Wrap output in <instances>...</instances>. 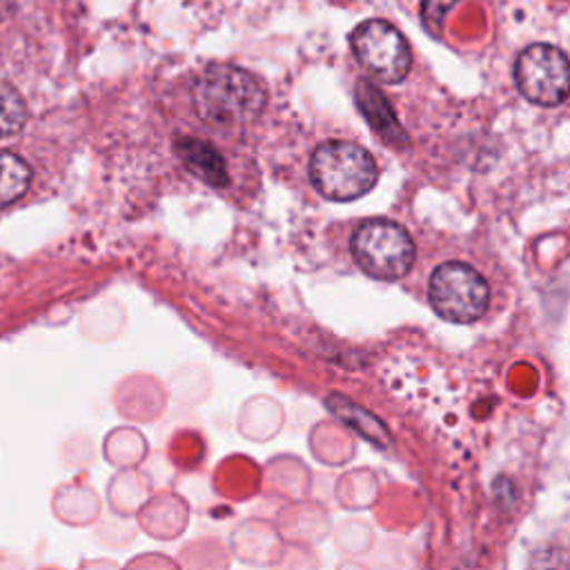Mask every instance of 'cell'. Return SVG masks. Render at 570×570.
<instances>
[{"mask_svg":"<svg viewBox=\"0 0 570 570\" xmlns=\"http://www.w3.org/2000/svg\"><path fill=\"white\" fill-rule=\"evenodd\" d=\"M327 403L336 416H341L345 423H350L354 430H358L365 439L379 443L381 448H385L390 443V436H387L383 423L379 419H374L372 414H367L363 407H356L347 399H341V396H332Z\"/></svg>","mask_w":570,"mask_h":570,"instance_id":"10","label":"cell"},{"mask_svg":"<svg viewBox=\"0 0 570 570\" xmlns=\"http://www.w3.org/2000/svg\"><path fill=\"white\" fill-rule=\"evenodd\" d=\"M314 189L330 200H354L376 180V165L367 149L347 140H330L314 149L309 160Z\"/></svg>","mask_w":570,"mask_h":570,"instance_id":"2","label":"cell"},{"mask_svg":"<svg viewBox=\"0 0 570 570\" xmlns=\"http://www.w3.org/2000/svg\"><path fill=\"white\" fill-rule=\"evenodd\" d=\"M11 11V0H0V22L9 16Z\"/></svg>","mask_w":570,"mask_h":570,"instance_id":"13","label":"cell"},{"mask_svg":"<svg viewBox=\"0 0 570 570\" xmlns=\"http://www.w3.org/2000/svg\"><path fill=\"white\" fill-rule=\"evenodd\" d=\"M27 122V105L22 96L7 82H0V138L18 134Z\"/></svg>","mask_w":570,"mask_h":570,"instance_id":"11","label":"cell"},{"mask_svg":"<svg viewBox=\"0 0 570 570\" xmlns=\"http://www.w3.org/2000/svg\"><path fill=\"white\" fill-rule=\"evenodd\" d=\"M352 256L372 278L396 281L414 263V243L403 225L390 218H367L352 236Z\"/></svg>","mask_w":570,"mask_h":570,"instance_id":"3","label":"cell"},{"mask_svg":"<svg viewBox=\"0 0 570 570\" xmlns=\"http://www.w3.org/2000/svg\"><path fill=\"white\" fill-rule=\"evenodd\" d=\"M352 51L365 71L381 82H401L410 71V47L403 33L385 20L361 22L352 33Z\"/></svg>","mask_w":570,"mask_h":570,"instance_id":"5","label":"cell"},{"mask_svg":"<svg viewBox=\"0 0 570 570\" xmlns=\"http://www.w3.org/2000/svg\"><path fill=\"white\" fill-rule=\"evenodd\" d=\"M198 116L216 127H234L252 120L265 105L261 82L232 65L207 67L194 85Z\"/></svg>","mask_w":570,"mask_h":570,"instance_id":"1","label":"cell"},{"mask_svg":"<svg viewBox=\"0 0 570 570\" xmlns=\"http://www.w3.org/2000/svg\"><path fill=\"white\" fill-rule=\"evenodd\" d=\"M514 80L530 102L541 107L561 105L568 96V58L552 45H530L517 58Z\"/></svg>","mask_w":570,"mask_h":570,"instance_id":"6","label":"cell"},{"mask_svg":"<svg viewBox=\"0 0 570 570\" xmlns=\"http://www.w3.org/2000/svg\"><path fill=\"white\" fill-rule=\"evenodd\" d=\"M176 151L183 160V165L205 180L212 187H225L227 185V167L223 156L205 140L198 138H180L176 145Z\"/></svg>","mask_w":570,"mask_h":570,"instance_id":"8","label":"cell"},{"mask_svg":"<svg viewBox=\"0 0 570 570\" xmlns=\"http://www.w3.org/2000/svg\"><path fill=\"white\" fill-rule=\"evenodd\" d=\"M356 102L363 111V116L367 118V122L372 125V129L387 142V145H405L407 136L401 129L392 107L387 105L385 96L372 87L367 80H358L356 82Z\"/></svg>","mask_w":570,"mask_h":570,"instance_id":"7","label":"cell"},{"mask_svg":"<svg viewBox=\"0 0 570 570\" xmlns=\"http://www.w3.org/2000/svg\"><path fill=\"white\" fill-rule=\"evenodd\" d=\"M29 178L31 169L20 156L0 151V207H7L22 196L29 187Z\"/></svg>","mask_w":570,"mask_h":570,"instance_id":"9","label":"cell"},{"mask_svg":"<svg viewBox=\"0 0 570 570\" xmlns=\"http://www.w3.org/2000/svg\"><path fill=\"white\" fill-rule=\"evenodd\" d=\"M428 294L434 312L454 323L476 321L490 301L485 278L474 267L459 261L443 263L432 272Z\"/></svg>","mask_w":570,"mask_h":570,"instance_id":"4","label":"cell"},{"mask_svg":"<svg viewBox=\"0 0 570 570\" xmlns=\"http://www.w3.org/2000/svg\"><path fill=\"white\" fill-rule=\"evenodd\" d=\"M456 2H459V0H423V11H421V16H423L425 24H430L432 29L441 27L445 13H448Z\"/></svg>","mask_w":570,"mask_h":570,"instance_id":"12","label":"cell"}]
</instances>
